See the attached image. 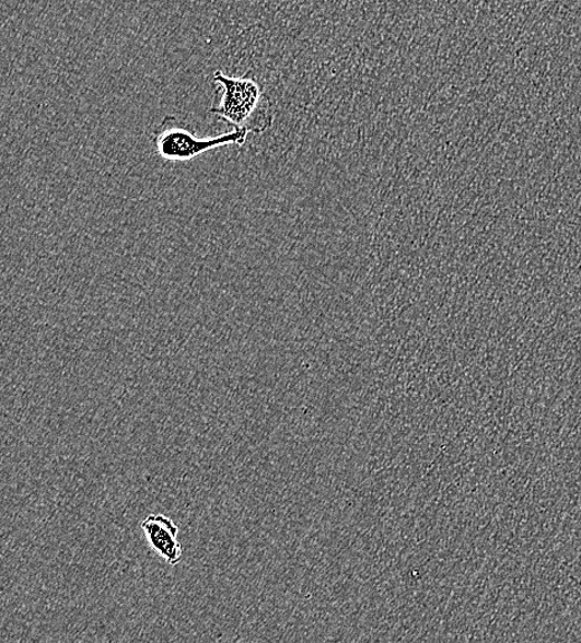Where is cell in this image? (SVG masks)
Segmentation results:
<instances>
[{"label": "cell", "instance_id": "cell-1", "mask_svg": "<svg viewBox=\"0 0 581 643\" xmlns=\"http://www.w3.org/2000/svg\"><path fill=\"white\" fill-rule=\"evenodd\" d=\"M212 81L219 87L218 101L209 109L233 129L264 135L274 125V107L264 84L247 72L241 78L216 71Z\"/></svg>", "mask_w": 581, "mask_h": 643}, {"label": "cell", "instance_id": "cell-2", "mask_svg": "<svg viewBox=\"0 0 581 643\" xmlns=\"http://www.w3.org/2000/svg\"><path fill=\"white\" fill-rule=\"evenodd\" d=\"M249 132L233 129L217 137L199 138L186 121L166 116L152 132V144L161 159L166 161L194 160L208 151L230 145L243 147Z\"/></svg>", "mask_w": 581, "mask_h": 643}, {"label": "cell", "instance_id": "cell-3", "mask_svg": "<svg viewBox=\"0 0 581 643\" xmlns=\"http://www.w3.org/2000/svg\"><path fill=\"white\" fill-rule=\"evenodd\" d=\"M141 528L152 550L167 564L176 565L183 560L184 548L177 540L179 529L173 519L161 514L149 515Z\"/></svg>", "mask_w": 581, "mask_h": 643}]
</instances>
